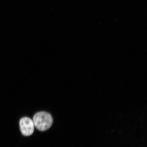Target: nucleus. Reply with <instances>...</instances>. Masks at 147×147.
<instances>
[{
	"mask_svg": "<svg viewBox=\"0 0 147 147\" xmlns=\"http://www.w3.org/2000/svg\"><path fill=\"white\" fill-rule=\"evenodd\" d=\"M33 123L36 127L41 131L49 129L52 125L53 119L51 115L45 112L37 113L33 117Z\"/></svg>",
	"mask_w": 147,
	"mask_h": 147,
	"instance_id": "obj_1",
	"label": "nucleus"
},
{
	"mask_svg": "<svg viewBox=\"0 0 147 147\" xmlns=\"http://www.w3.org/2000/svg\"><path fill=\"white\" fill-rule=\"evenodd\" d=\"M20 126L21 133L24 136H28L34 133V123L32 119L28 117H24L20 119Z\"/></svg>",
	"mask_w": 147,
	"mask_h": 147,
	"instance_id": "obj_2",
	"label": "nucleus"
}]
</instances>
